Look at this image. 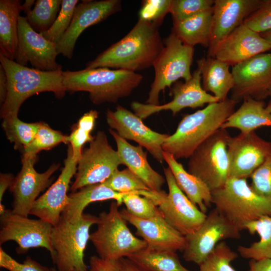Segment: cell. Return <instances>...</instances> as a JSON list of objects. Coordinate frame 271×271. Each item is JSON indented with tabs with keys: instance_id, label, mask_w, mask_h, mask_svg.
I'll list each match as a JSON object with an SVG mask.
<instances>
[{
	"instance_id": "44dd1931",
	"label": "cell",
	"mask_w": 271,
	"mask_h": 271,
	"mask_svg": "<svg viewBox=\"0 0 271 271\" xmlns=\"http://www.w3.org/2000/svg\"><path fill=\"white\" fill-rule=\"evenodd\" d=\"M78 161L73 158L72 148L68 144L64 166L57 180L34 203L30 214L35 215L53 226L61 218L68 202L69 184L77 170Z\"/></svg>"
},
{
	"instance_id": "9f6ffc18",
	"label": "cell",
	"mask_w": 271,
	"mask_h": 271,
	"mask_svg": "<svg viewBox=\"0 0 271 271\" xmlns=\"http://www.w3.org/2000/svg\"><path fill=\"white\" fill-rule=\"evenodd\" d=\"M51 269V271H59L58 270H57L56 268H50ZM68 271H80L78 269H70L69 270H68Z\"/></svg>"
},
{
	"instance_id": "2e32d148",
	"label": "cell",
	"mask_w": 271,
	"mask_h": 271,
	"mask_svg": "<svg viewBox=\"0 0 271 271\" xmlns=\"http://www.w3.org/2000/svg\"><path fill=\"white\" fill-rule=\"evenodd\" d=\"M37 156L23 154L20 172L14 178L9 189L13 196L12 211L28 217L39 194L50 182L52 175L58 170L59 164H52L45 172H37L34 168Z\"/></svg>"
},
{
	"instance_id": "d4e9b609",
	"label": "cell",
	"mask_w": 271,
	"mask_h": 271,
	"mask_svg": "<svg viewBox=\"0 0 271 271\" xmlns=\"http://www.w3.org/2000/svg\"><path fill=\"white\" fill-rule=\"evenodd\" d=\"M117 146V151L123 165L127 166L153 191L160 192L166 179L155 171L150 165L147 153L143 147L134 146L121 138L113 130L109 129Z\"/></svg>"
},
{
	"instance_id": "1f68e13d",
	"label": "cell",
	"mask_w": 271,
	"mask_h": 271,
	"mask_svg": "<svg viewBox=\"0 0 271 271\" xmlns=\"http://www.w3.org/2000/svg\"><path fill=\"white\" fill-rule=\"evenodd\" d=\"M250 234L257 233L258 241L249 246H239L237 250L246 259L261 260L271 259V216L265 215L251 221L244 226Z\"/></svg>"
},
{
	"instance_id": "11a10c76",
	"label": "cell",
	"mask_w": 271,
	"mask_h": 271,
	"mask_svg": "<svg viewBox=\"0 0 271 271\" xmlns=\"http://www.w3.org/2000/svg\"><path fill=\"white\" fill-rule=\"evenodd\" d=\"M269 99L267 104H266V109L270 113H271V90L270 91L269 96Z\"/></svg>"
},
{
	"instance_id": "680465c9",
	"label": "cell",
	"mask_w": 271,
	"mask_h": 271,
	"mask_svg": "<svg viewBox=\"0 0 271 271\" xmlns=\"http://www.w3.org/2000/svg\"><path fill=\"white\" fill-rule=\"evenodd\" d=\"M270 216H271V213H270Z\"/></svg>"
},
{
	"instance_id": "9a60e30c",
	"label": "cell",
	"mask_w": 271,
	"mask_h": 271,
	"mask_svg": "<svg viewBox=\"0 0 271 271\" xmlns=\"http://www.w3.org/2000/svg\"><path fill=\"white\" fill-rule=\"evenodd\" d=\"M192 75L191 78L187 81H177L174 83L171 90L173 98L171 101L157 105L133 101L130 104L131 109L137 115L145 119L163 110H170L173 115H175L186 108H196L203 107L206 104L219 101L217 97L203 88L201 68L199 64H197V68Z\"/></svg>"
},
{
	"instance_id": "9c48e42d",
	"label": "cell",
	"mask_w": 271,
	"mask_h": 271,
	"mask_svg": "<svg viewBox=\"0 0 271 271\" xmlns=\"http://www.w3.org/2000/svg\"><path fill=\"white\" fill-rule=\"evenodd\" d=\"M231 136L220 128L189 158L187 171L203 182L211 191L223 186L229 178L227 143Z\"/></svg>"
},
{
	"instance_id": "bcb514c9",
	"label": "cell",
	"mask_w": 271,
	"mask_h": 271,
	"mask_svg": "<svg viewBox=\"0 0 271 271\" xmlns=\"http://www.w3.org/2000/svg\"><path fill=\"white\" fill-rule=\"evenodd\" d=\"M92 130L76 125L72 129L67 140L72 150L73 158L78 161L82 153V147L87 142L90 143L93 139L91 132Z\"/></svg>"
},
{
	"instance_id": "7c38bea8",
	"label": "cell",
	"mask_w": 271,
	"mask_h": 271,
	"mask_svg": "<svg viewBox=\"0 0 271 271\" xmlns=\"http://www.w3.org/2000/svg\"><path fill=\"white\" fill-rule=\"evenodd\" d=\"M240 230L215 208L211 210L202 225L193 233L185 236L183 257L199 265L221 240L237 239Z\"/></svg>"
},
{
	"instance_id": "f546056e",
	"label": "cell",
	"mask_w": 271,
	"mask_h": 271,
	"mask_svg": "<svg viewBox=\"0 0 271 271\" xmlns=\"http://www.w3.org/2000/svg\"><path fill=\"white\" fill-rule=\"evenodd\" d=\"M21 5L19 0L0 1V54L13 60L18 47Z\"/></svg>"
},
{
	"instance_id": "6da1fadb",
	"label": "cell",
	"mask_w": 271,
	"mask_h": 271,
	"mask_svg": "<svg viewBox=\"0 0 271 271\" xmlns=\"http://www.w3.org/2000/svg\"><path fill=\"white\" fill-rule=\"evenodd\" d=\"M164 47L158 28L139 19L123 38L88 62L85 68L105 67L136 72L153 66Z\"/></svg>"
},
{
	"instance_id": "8d00e7d4",
	"label": "cell",
	"mask_w": 271,
	"mask_h": 271,
	"mask_svg": "<svg viewBox=\"0 0 271 271\" xmlns=\"http://www.w3.org/2000/svg\"><path fill=\"white\" fill-rule=\"evenodd\" d=\"M237 256L225 241H220L199 265L198 271H236L230 263Z\"/></svg>"
},
{
	"instance_id": "f907efd6",
	"label": "cell",
	"mask_w": 271,
	"mask_h": 271,
	"mask_svg": "<svg viewBox=\"0 0 271 271\" xmlns=\"http://www.w3.org/2000/svg\"><path fill=\"white\" fill-rule=\"evenodd\" d=\"M14 177L11 174H1L0 175V204L6 190L10 188Z\"/></svg>"
},
{
	"instance_id": "8992f818",
	"label": "cell",
	"mask_w": 271,
	"mask_h": 271,
	"mask_svg": "<svg viewBox=\"0 0 271 271\" xmlns=\"http://www.w3.org/2000/svg\"><path fill=\"white\" fill-rule=\"evenodd\" d=\"M119 206L113 201L108 211L101 212L98 216L96 229L90 234L89 240L98 256L105 260L117 261L147 246L143 239L135 236L130 231Z\"/></svg>"
},
{
	"instance_id": "4dcf8cb0",
	"label": "cell",
	"mask_w": 271,
	"mask_h": 271,
	"mask_svg": "<svg viewBox=\"0 0 271 271\" xmlns=\"http://www.w3.org/2000/svg\"><path fill=\"white\" fill-rule=\"evenodd\" d=\"M212 15L213 7L182 21L173 23L172 32L183 43L191 47L201 45L208 48Z\"/></svg>"
},
{
	"instance_id": "f5cc1de1",
	"label": "cell",
	"mask_w": 271,
	"mask_h": 271,
	"mask_svg": "<svg viewBox=\"0 0 271 271\" xmlns=\"http://www.w3.org/2000/svg\"><path fill=\"white\" fill-rule=\"evenodd\" d=\"M34 0H26L23 4L21 5L22 11H24L26 15L29 13L32 10V6L35 4Z\"/></svg>"
},
{
	"instance_id": "816d5d0a",
	"label": "cell",
	"mask_w": 271,
	"mask_h": 271,
	"mask_svg": "<svg viewBox=\"0 0 271 271\" xmlns=\"http://www.w3.org/2000/svg\"><path fill=\"white\" fill-rule=\"evenodd\" d=\"M8 80L5 71L0 65V102L1 105L4 103L7 93Z\"/></svg>"
},
{
	"instance_id": "3957f363",
	"label": "cell",
	"mask_w": 271,
	"mask_h": 271,
	"mask_svg": "<svg viewBox=\"0 0 271 271\" xmlns=\"http://www.w3.org/2000/svg\"><path fill=\"white\" fill-rule=\"evenodd\" d=\"M0 62L8 80L7 96L1 107L3 118L18 116L23 102L34 95L51 92L58 98L65 95L63 71H44L29 68L1 54Z\"/></svg>"
},
{
	"instance_id": "e0dca14e",
	"label": "cell",
	"mask_w": 271,
	"mask_h": 271,
	"mask_svg": "<svg viewBox=\"0 0 271 271\" xmlns=\"http://www.w3.org/2000/svg\"><path fill=\"white\" fill-rule=\"evenodd\" d=\"M229 178H245L271 155V142L254 131L230 137L227 143Z\"/></svg>"
},
{
	"instance_id": "d590c367",
	"label": "cell",
	"mask_w": 271,
	"mask_h": 271,
	"mask_svg": "<svg viewBox=\"0 0 271 271\" xmlns=\"http://www.w3.org/2000/svg\"><path fill=\"white\" fill-rule=\"evenodd\" d=\"M68 136L40 122L39 128L32 142L23 151V154L37 156L42 150H49L60 143L68 144Z\"/></svg>"
},
{
	"instance_id": "ac0fdd59",
	"label": "cell",
	"mask_w": 271,
	"mask_h": 271,
	"mask_svg": "<svg viewBox=\"0 0 271 271\" xmlns=\"http://www.w3.org/2000/svg\"><path fill=\"white\" fill-rule=\"evenodd\" d=\"M58 55L57 44L34 30L26 17L20 16L15 61L24 66L30 62L33 68L44 71L62 70L56 62Z\"/></svg>"
},
{
	"instance_id": "e575fe53",
	"label": "cell",
	"mask_w": 271,
	"mask_h": 271,
	"mask_svg": "<svg viewBox=\"0 0 271 271\" xmlns=\"http://www.w3.org/2000/svg\"><path fill=\"white\" fill-rule=\"evenodd\" d=\"M61 0H37L26 15L31 27L38 33L47 31L55 22L61 9Z\"/></svg>"
},
{
	"instance_id": "f35d334b",
	"label": "cell",
	"mask_w": 271,
	"mask_h": 271,
	"mask_svg": "<svg viewBox=\"0 0 271 271\" xmlns=\"http://www.w3.org/2000/svg\"><path fill=\"white\" fill-rule=\"evenodd\" d=\"M128 193L122 198V203L132 215L140 218L149 219L160 214L158 206L150 198L143 196L144 191Z\"/></svg>"
},
{
	"instance_id": "b9f144b4",
	"label": "cell",
	"mask_w": 271,
	"mask_h": 271,
	"mask_svg": "<svg viewBox=\"0 0 271 271\" xmlns=\"http://www.w3.org/2000/svg\"><path fill=\"white\" fill-rule=\"evenodd\" d=\"M172 0H145L139 12V19L159 27L168 13Z\"/></svg>"
},
{
	"instance_id": "603a6c76",
	"label": "cell",
	"mask_w": 271,
	"mask_h": 271,
	"mask_svg": "<svg viewBox=\"0 0 271 271\" xmlns=\"http://www.w3.org/2000/svg\"><path fill=\"white\" fill-rule=\"evenodd\" d=\"M263 0H214L211 33L207 56L210 57L217 45L261 4Z\"/></svg>"
},
{
	"instance_id": "6f0895ef",
	"label": "cell",
	"mask_w": 271,
	"mask_h": 271,
	"mask_svg": "<svg viewBox=\"0 0 271 271\" xmlns=\"http://www.w3.org/2000/svg\"><path fill=\"white\" fill-rule=\"evenodd\" d=\"M270 138H271V134H270Z\"/></svg>"
},
{
	"instance_id": "4fadbf2b",
	"label": "cell",
	"mask_w": 271,
	"mask_h": 271,
	"mask_svg": "<svg viewBox=\"0 0 271 271\" xmlns=\"http://www.w3.org/2000/svg\"><path fill=\"white\" fill-rule=\"evenodd\" d=\"M0 216V245L15 241L18 253L32 248L43 247L53 252L51 235L53 226L41 219H34L6 209Z\"/></svg>"
},
{
	"instance_id": "ab89813d",
	"label": "cell",
	"mask_w": 271,
	"mask_h": 271,
	"mask_svg": "<svg viewBox=\"0 0 271 271\" xmlns=\"http://www.w3.org/2000/svg\"><path fill=\"white\" fill-rule=\"evenodd\" d=\"M78 0H62L59 13L52 26L41 34L46 39L57 43L68 29Z\"/></svg>"
},
{
	"instance_id": "ee69618b",
	"label": "cell",
	"mask_w": 271,
	"mask_h": 271,
	"mask_svg": "<svg viewBox=\"0 0 271 271\" xmlns=\"http://www.w3.org/2000/svg\"><path fill=\"white\" fill-rule=\"evenodd\" d=\"M243 24L261 34L271 30V0H263L259 7L249 15Z\"/></svg>"
},
{
	"instance_id": "d6986e66",
	"label": "cell",
	"mask_w": 271,
	"mask_h": 271,
	"mask_svg": "<svg viewBox=\"0 0 271 271\" xmlns=\"http://www.w3.org/2000/svg\"><path fill=\"white\" fill-rule=\"evenodd\" d=\"M106 120L111 129L121 138L137 142L160 163L164 161L162 145L170 134L152 130L135 113L120 105L114 111H106Z\"/></svg>"
},
{
	"instance_id": "60d3db41",
	"label": "cell",
	"mask_w": 271,
	"mask_h": 271,
	"mask_svg": "<svg viewBox=\"0 0 271 271\" xmlns=\"http://www.w3.org/2000/svg\"><path fill=\"white\" fill-rule=\"evenodd\" d=\"M214 0H172L170 13L173 23L211 9Z\"/></svg>"
},
{
	"instance_id": "74e56055",
	"label": "cell",
	"mask_w": 271,
	"mask_h": 271,
	"mask_svg": "<svg viewBox=\"0 0 271 271\" xmlns=\"http://www.w3.org/2000/svg\"><path fill=\"white\" fill-rule=\"evenodd\" d=\"M102 184L112 190L121 193L150 190L128 168L122 170L117 169Z\"/></svg>"
},
{
	"instance_id": "db71d44e",
	"label": "cell",
	"mask_w": 271,
	"mask_h": 271,
	"mask_svg": "<svg viewBox=\"0 0 271 271\" xmlns=\"http://www.w3.org/2000/svg\"><path fill=\"white\" fill-rule=\"evenodd\" d=\"M260 34L262 37L271 44V30Z\"/></svg>"
},
{
	"instance_id": "7a4b0ae2",
	"label": "cell",
	"mask_w": 271,
	"mask_h": 271,
	"mask_svg": "<svg viewBox=\"0 0 271 271\" xmlns=\"http://www.w3.org/2000/svg\"><path fill=\"white\" fill-rule=\"evenodd\" d=\"M237 103L227 98L185 115L175 132L163 143V151L171 154L177 160L189 158L199 146L221 128L235 111Z\"/></svg>"
},
{
	"instance_id": "52a82bcc",
	"label": "cell",
	"mask_w": 271,
	"mask_h": 271,
	"mask_svg": "<svg viewBox=\"0 0 271 271\" xmlns=\"http://www.w3.org/2000/svg\"><path fill=\"white\" fill-rule=\"evenodd\" d=\"M98 217L83 213L76 223H72L61 216L53 226L51 235L53 263L59 271L77 269L88 271L84 261V251L89 240L90 227L96 224Z\"/></svg>"
},
{
	"instance_id": "681fc988",
	"label": "cell",
	"mask_w": 271,
	"mask_h": 271,
	"mask_svg": "<svg viewBox=\"0 0 271 271\" xmlns=\"http://www.w3.org/2000/svg\"><path fill=\"white\" fill-rule=\"evenodd\" d=\"M248 271H271V259H250Z\"/></svg>"
},
{
	"instance_id": "5b68a950",
	"label": "cell",
	"mask_w": 271,
	"mask_h": 271,
	"mask_svg": "<svg viewBox=\"0 0 271 271\" xmlns=\"http://www.w3.org/2000/svg\"><path fill=\"white\" fill-rule=\"evenodd\" d=\"M212 204L241 231L247 223L270 215L271 198L255 192L246 179L229 178L224 185L211 191Z\"/></svg>"
},
{
	"instance_id": "f1b7e54d",
	"label": "cell",
	"mask_w": 271,
	"mask_h": 271,
	"mask_svg": "<svg viewBox=\"0 0 271 271\" xmlns=\"http://www.w3.org/2000/svg\"><path fill=\"white\" fill-rule=\"evenodd\" d=\"M197 63L201 68L202 86L204 90L211 92L219 101L226 99L234 85L230 66L210 57L202 58Z\"/></svg>"
},
{
	"instance_id": "f6af8a7d",
	"label": "cell",
	"mask_w": 271,
	"mask_h": 271,
	"mask_svg": "<svg viewBox=\"0 0 271 271\" xmlns=\"http://www.w3.org/2000/svg\"><path fill=\"white\" fill-rule=\"evenodd\" d=\"M0 267L9 271H51L28 256L20 263L0 248Z\"/></svg>"
},
{
	"instance_id": "cb8c5ba5",
	"label": "cell",
	"mask_w": 271,
	"mask_h": 271,
	"mask_svg": "<svg viewBox=\"0 0 271 271\" xmlns=\"http://www.w3.org/2000/svg\"><path fill=\"white\" fill-rule=\"evenodd\" d=\"M270 50L268 42L243 24L217 45L210 57L233 66Z\"/></svg>"
},
{
	"instance_id": "7dc6e473",
	"label": "cell",
	"mask_w": 271,
	"mask_h": 271,
	"mask_svg": "<svg viewBox=\"0 0 271 271\" xmlns=\"http://www.w3.org/2000/svg\"><path fill=\"white\" fill-rule=\"evenodd\" d=\"M89 264V271H121L118 260H105L97 255L90 256Z\"/></svg>"
},
{
	"instance_id": "30bf717a",
	"label": "cell",
	"mask_w": 271,
	"mask_h": 271,
	"mask_svg": "<svg viewBox=\"0 0 271 271\" xmlns=\"http://www.w3.org/2000/svg\"><path fill=\"white\" fill-rule=\"evenodd\" d=\"M122 164L120 157L109 144L105 133L98 131L88 148L82 151L71 190L75 192L86 186L103 183Z\"/></svg>"
},
{
	"instance_id": "ba28073f",
	"label": "cell",
	"mask_w": 271,
	"mask_h": 271,
	"mask_svg": "<svg viewBox=\"0 0 271 271\" xmlns=\"http://www.w3.org/2000/svg\"><path fill=\"white\" fill-rule=\"evenodd\" d=\"M164 47L153 66L155 77L146 101L147 104L160 105L161 91L180 78H191L190 68L193 62L194 47L183 43L173 33L164 40Z\"/></svg>"
},
{
	"instance_id": "c3c4849f",
	"label": "cell",
	"mask_w": 271,
	"mask_h": 271,
	"mask_svg": "<svg viewBox=\"0 0 271 271\" xmlns=\"http://www.w3.org/2000/svg\"><path fill=\"white\" fill-rule=\"evenodd\" d=\"M118 264L121 271H150L127 257L119 259Z\"/></svg>"
},
{
	"instance_id": "8fae6325",
	"label": "cell",
	"mask_w": 271,
	"mask_h": 271,
	"mask_svg": "<svg viewBox=\"0 0 271 271\" xmlns=\"http://www.w3.org/2000/svg\"><path fill=\"white\" fill-rule=\"evenodd\" d=\"M164 173L169 192L160 191L154 203L169 224L184 236L191 234L202 225L207 215L179 188L169 167L164 168Z\"/></svg>"
},
{
	"instance_id": "7bdbcfd3",
	"label": "cell",
	"mask_w": 271,
	"mask_h": 271,
	"mask_svg": "<svg viewBox=\"0 0 271 271\" xmlns=\"http://www.w3.org/2000/svg\"><path fill=\"white\" fill-rule=\"evenodd\" d=\"M250 185L257 194L271 198V155L252 174Z\"/></svg>"
},
{
	"instance_id": "484cf974",
	"label": "cell",
	"mask_w": 271,
	"mask_h": 271,
	"mask_svg": "<svg viewBox=\"0 0 271 271\" xmlns=\"http://www.w3.org/2000/svg\"><path fill=\"white\" fill-rule=\"evenodd\" d=\"M126 194L115 192L102 183L86 186L68 194V202L61 216L69 222L75 223L80 219L84 210L90 203L114 200L120 206Z\"/></svg>"
},
{
	"instance_id": "d6a6232c",
	"label": "cell",
	"mask_w": 271,
	"mask_h": 271,
	"mask_svg": "<svg viewBox=\"0 0 271 271\" xmlns=\"http://www.w3.org/2000/svg\"><path fill=\"white\" fill-rule=\"evenodd\" d=\"M127 258L150 271H191L182 264L176 251L146 247Z\"/></svg>"
},
{
	"instance_id": "5bb4252c",
	"label": "cell",
	"mask_w": 271,
	"mask_h": 271,
	"mask_svg": "<svg viewBox=\"0 0 271 271\" xmlns=\"http://www.w3.org/2000/svg\"><path fill=\"white\" fill-rule=\"evenodd\" d=\"M231 99L239 102L250 97L263 100L271 90V53H263L233 66Z\"/></svg>"
},
{
	"instance_id": "836d02e7",
	"label": "cell",
	"mask_w": 271,
	"mask_h": 271,
	"mask_svg": "<svg viewBox=\"0 0 271 271\" xmlns=\"http://www.w3.org/2000/svg\"><path fill=\"white\" fill-rule=\"evenodd\" d=\"M40 122L27 123L18 116L3 118L2 127L8 140L14 144L15 149L24 151L32 142L39 128Z\"/></svg>"
},
{
	"instance_id": "4316f807",
	"label": "cell",
	"mask_w": 271,
	"mask_h": 271,
	"mask_svg": "<svg viewBox=\"0 0 271 271\" xmlns=\"http://www.w3.org/2000/svg\"><path fill=\"white\" fill-rule=\"evenodd\" d=\"M163 155L179 188L202 212L206 213L212 204L211 190L200 179L186 171L171 154L163 151Z\"/></svg>"
},
{
	"instance_id": "ffe728a7",
	"label": "cell",
	"mask_w": 271,
	"mask_h": 271,
	"mask_svg": "<svg viewBox=\"0 0 271 271\" xmlns=\"http://www.w3.org/2000/svg\"><path fill=\"white\" fill-rule=\"evenodd\" d=\"M120 9L119 0L83 1L78 3L68 29L57 43L58 54L71 59L77 40L82 32Z\"/></svg>"
},
{
	"instance_id": "277c9868",
	"label": "cell",
	"mask_w": 271,
	"mask_h": 271,
	"mask_svg": "<svg viewBox=\"0 0 271 271\" xmlns=\"http://www.w3.org/2000/svg\"><path fill=\"white\" fill-rule=\"evenodd\" d=\"M143 79L137 72L105 67L63 71L66 91L88 92L90 100L95 104L116 103L129 95Z\"/></svg>"
},
{
	"instance_id": "83f0119b",
	"label": "cell",
	"mask_w": 271,
	"mask_h": 271,
	"mask_svg": "<svg viewBox=\"0 0 271 271\" xmlns=\"http://www.w3.org/2000/svg\"><path fill=\"white\" fill-rule=\"evenodd\" d=\"M222 124L220 128H234L247 133L263 127H271V113L266 109L263 100L249 97Z\"/></svg>"
},
{
	"instance_id": "7402d4cb",
	"label": "cell",
	"mask_w": 271,
	"mask_h": 271,
	"mask_svg": "<svg viewBox=\"0 0 271 271\" xmlns=\"http://www.w3.org/2000/svg\"><path fill=\"white\" fill-rule=\"evenodd\" d=\"M120 213L125 221L136 228L137 235L146 242L148 248L157 251H183L186 245L185 236L169 224L161 213L149 219H142L132 215L126 209H122Z\"/></svg>"
}]
</instances>
